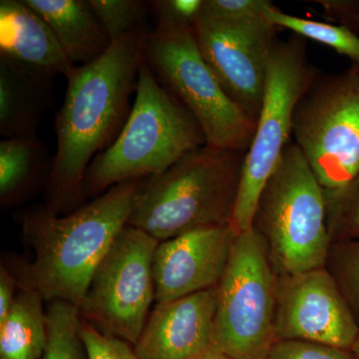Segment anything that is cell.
Here are the masks:
<instances>
[{"label":"cell","mask_w":359,"mask_h":359,"mask_svg":"<svg viewBox=\"0 0 359 359\" xmlns=\"http://www.w3.org/2000/svg\"><path fill=\"white\" fill-rule=\"evenodd\" d=\"M145 33L116 40L100 58L76 66L54 129L56 151L46 182V207L67 215L84 205L83 181L92 161L109 148L128 120L138 86Z\"/></svg>","instance_id":"6da1fadb"},{"label":"cell","mask_w":359,"mask_h":359,"mask_svg":"<svg viewBox=\"0 0 359 359\" xmlns=\"http://www.w3.org/2000/svg\"><path fill=\"white\" fill-rule=\"evenodd\" d=\"M142 182L118 184L67 215L46 205L21 212L18 222L34 257L11 264L18 285L35 290L44 302L79 308L97 266L128 223Z\"/></svg>","instance_id":"7a4b0ae2"},{"label":"cell","mask_w":359,"mask_h":359,"mask_svg":"<svg viewBox=\"0 0 359 359\" xmlns=\"http://www.w3.org/2000/svg\"><path fill=\"white\" fill-rule=\"evenodd\" d=\"M245 154L209 144L191 151L164 173L142 182L127 224L161 243L231 224Z\"/></svg>","instance_id":"3957f363"},{"label":"cell","mask_w":359,"mask_h":359,"mask_svg":"<svg viewBox=\"0 0 359 359\" xmlns=\"http://www.w3.org/2000/svg\"><path fill=\"white\" fill-rule=\"evenodd\" d=\"M205 144L195 118L161 86L142 55L128 120L114 143L89 165L83 181L85 197L102 195L124 182L164 173Z\"/></svg>","instance_id":"277c9868"},{"label":"cell","mask_w":359,"mask_h":359,"mask_svg":"<svg viewBox=\"0 0 359 359\" xmlns=\"http://www.w3.org/2000/svg\"><path fill=\"white\" fill-rule=\"evenodd\" d=\"M252 228L266 241L280 276L323 268L327 261L332 237L327 195L294 141L264 187Z\"/></svg>","instance_id":"5b68a950"},{"label":"cell","mask_w":359,"mask_h":359,"mask_svg":"<svg viewBox=\"0 0 359 359\" xmlns=\"http://www.w3.org/2000/svg\"><path fill=\"white\" fill-rule=\"evenodd\" d=\"M142 55L156 79L198 122L209 145L248 152L257 121L224 93L205 62L192 27L157 20Z\"/></svg>","instance_id":"8992f818"},{"label":"cell","mask_w":359,"mask_h":359,"mask_svg":"<svg viewBox=\"0 0 359 359\" xmlns=\"http://www.w3.org/2000/svg\"><path fill=\"white\" fill-rule=\"evenodd\" d=\"M217 290L212 347L231 359H268L276 342L278 278L256 229L236 235Z\"/></svg>","instance_id":"52a82bcc"},{"label":"cell","mask_w":359,"mask_h":359,"mask_svg":"<svg viewBox=\"0 0 359 359\" xmlns=\"http://www.w3.org/2000/svg\"><path fill=\"white\" fill-rule=\"evenodd\" d=\"M318 70L309 63L302 37L276 39L269 56L266 88L256 131L245 154L231 226L250 230L264 187L292 141L295 107Z\"/></svg>","instance_id":"ba28073f"},{"label":"cell","mask_w":359,"mask_h":359,"mask_svg":"<svg viewBox=\"0 0 359 359\" xmlns=\"http://www.w3.org/2000/svg\"><path fill=\"white\" fill-rule=\"evenodd\" d=\"M292 141L327 195L353 181L359 174V65L318 72L295 107Z\"/></svg>","instance_id":"9c48e42d"},{"label":"cell","mask_w":359,"mask_h":359,"mask_svg":"<svg viewBox=\"0 0 359 359\" xmlns=\"http://www.w3.org/2000/svg\"><path fill=\"white\" fill-rule=\"evenodd\" d=\"M159 242L127 224L97 266L79 306L103 334L136 344L155 301L153 262Z\"/></svg>","instance_id":"30bf717a"},{"label":"cell","mask_w":359,"mask_h":359,"mask_svg":"<svg viewBox=\"0 0 359 359\" xmlns=\"http://www.w3.org/2000/svg\"><path fill=\"white\" fill-rule=\"evenodd\" d=\"M278 30L266 16L229 20L203 11L192 26L201 54L224 93L256 121Z\"/></svg>","instance_id":"8fae6325"},{"label":"cell","mask_w":359,"mask_h":359,"mask_svg":"<svg viewBox=\"0 0 359 359\" xmlns=\"http://www.w3.org/2000/svg\"><path fill=\"white\" fill-rule=\"evenodd\" d=\"M278 340H301L351 351L359 325L325 266L278 278Z\"/></svg>","instance_id":"7c38bea8"},{"label":"cell","mask_w":359,"mask_h":359,"mask_svg":"<svg viewBox=\"0 0 359 359\" xmlns=\"http://www.w3.org/2000/svg\"><path fill=\"white\" fill-rule=\"evenodd\" d=\"M236 235L229 224L187 231L159 243L153 262L157 304L216 287L230 261Z\"/></svg>","instance_id":"4fadbf2b"},{"label":"cell","mask_w":359,"mask_h":359,"mask_svg":"<svg viewBox=\"0 0 359 359\" xmlns=\"http://www.w3.org/2000/svg\"><path fill=\"white\" fill-rule=\"evenodd\" d=\"M218 290L216 287L157 304L135 353L140 359H194L212 347Z\"/></svg>","instance_id":"5bb4252c"},{"label":"cell","mask_w":359,"mask_h":359,"mask_svg":"<svg viewBox=\"0 0 359 359\" xmlns=\"http://www.w3.org/2000/svg\"><path fill=\"white\" fill-rule=\"evenodd\" d=\"M0 57L48 79L67 78L76 67L46 21L25 0L0 1Z\"/></svg>","instance_id":"9a60e30c"},{"label":"cell","mask_w":359,"mask_h":359,"mask_svg":"<svg viewBox=\"0 0 359 359\" xmlns=\"http://www.w3.org/2000/svg\"><path fill=\"white\" fill-rule=\"evenodd\" d=\"M52 79L0 57V134L39 140L42 116L50 107Z\"/></svg>","instance_id":"2e32d148"},{"label":"cell","mask_w":359,"mask_h":359,"mask_svg":"<svg viewBox=\"0 0 359 359\" xmlns=\"http://www.w3.org/2000/svg\"><path fill=\"white\" fill-rule=\"evenodd\" d=\"M51 28L75 66L94 62L109 49L111 40L88 0H25Z\"/></svg>","instance_id":"e0dca14e"},{"label":"cell","mask_w":359,"mask_h":359,"mask_svg":"<svg viewBox=\"0 0 359 359\" xmlns=\"http://www.w3.org/2000/svg\"><path fill=\"white\" fill-rule=\"evenodd\" d=\"M48 149L39 140L4 139L0 142V203L13 207L27 198L52 166Z\"/></svg>","instance_id":"ac0fdd59"},{"label":"cell","mask_w":359,"mask_h":359,"mask_svg":"<svg viewBox=\"0 0 359 359\" xmlns=\"http://www.w3.org/2000/svg\"><path fill=\"white\" fill-rule=\"evenodd\" d=\"M35 290L18 285L6 320L0 323V359H41L47 344L46 311Z\"/></svg>","instance_id":"d6986e66"},{"label":"cell","mask_w":359,"mask_h":359,"mask_svg":"<svg viewBox=\"0 0 359 359\" xmlns=\"http://www.w3.org/2000/svg\"><path fill=\"white\" fill-rule=\"evenodd\" d=\"M266 18L280 29L330 47L351 59V65H359V35L344 26L297 18L283 13L275 4L266 11Z\"/></svg>","instance_id":"ffe728a7"},{"label":"cell","mask_w":359,"mask_h":359,"mask_svg":"<svg viewBox=\"0 0 359 359\" xmlns=\"http://www.w3.org/2000/svg\"><path fill=\"white\" fill-rule=\"evenodd\" d=\"M47 344L41 359H88L81 332L79 308L69 302H48Z\"/></svg>","instance_id":"44dd1931"},{"label":"cell","mask_w":359,"mask_h":359,"mask_svg":"<svg viewBox=\"0 0 359 359\" xmlns=\"http://www.w3.org/2000/svg\"><path fill=\"white\" fill-rule=\"evenodd\" d=\"M111 42L145 33L147 2L138 0H88Z\"/></svg>","instance_id":"7402d4cb"},{"label":"cell","mask_w":359,"mask_h":359,"mask_svg":"<svg viewBox=\"0 0 359 359\" xmlns=\"http://www.w3.org/2000/svg\"><path fill=\"white\" fill-rule=\"evenodd\" d=\"M328 269L359 325V238L339 241L330 247Z\"/></svg>","instance_id":"603a6c76"},{"label":"cell","mask_w":359,"mask_h":359,"mask_svg":"<svg viewBox=\"0 0 359 359\" xmlns=\"http://www.w3.org/2000/svg\"><path fill=\"white\" fill-rule=\"evenodd\" d=\"M327 201L330 235L334 231L339 241L359 238V174L344 190L327 195Z\"/></svg>","instance_id":"cb8c5ba5"},{"label":"cell","mask_w":359,"mask_h":359,"mask_svg":"<svg viewBox=\"0 0 359 359\" xmlns=\"http://www.w3.org/2000/svg\"><path fill=\"white\" fill-rule=\"evenodd\" d=\"M80 332L88 359H140L131 344L99 332L82 318Z\"/></svg>","instance_id":"d4e9b609"},{"label":"cell","mask_w":359,"mask_h":359,"mask_svg":"<svg viewBox=\"0 0 359 359\" xmlns=\"http://www.w3.org/2000/svg\"><path fill=\"white\" fill-rule=\"evenodd\" d=\"M268 359H356L351 351L337 347L301 341L278 340Z\"/></svg>","instance_id":"484cf974"},{"label":"cell","mask_w":359,"mask_h":359,"mask_svg":"<svg viewBox=\"0 0 359 359\" xmlns=\"http://www.w3.org/2000/svg\"><path fill=\"white\" fill-rule=\"evenodd\" d=\"M273 6L269 0H205L203 11L217 18L242 20L264 18Z\"/></svg>","instance_id":"4316f807"},{"label":"cell","mask_w":359,"mask_h":359,"mask_svg":"<svg viewBox=\"0 0 359 359\" xmlns=\"http://www.w3.org/2000/svg\"><path fill=\"white\" fill-rule=\"evenodd\" d=\"M205 0H158L150 2L157 20L192 27L199 18Z\"/></svg>","instance_id":"83f0119b"},{"label":"cell","mask_w":359,"mask_h":359,"mask_svg":"<svg viewBox=\"0 0 359 359\" xmlns=\"http://www.w3.org/2000/svg\"><path fill=\"white\" fill-rule=\"evenodd\" d=\"M316 4L327 18L359 35V0H318Z\"/></svg>","instance_id":"f1b7e54d"},{"label":"cell","mask_w":359,"mask_h":359,"mask_svg":"<svg viewBox=\"0 0 359 359\" xmlns=\"http://www.w3.org/2000/svg\"><path fill=\"white\" fill-rule=\"evenodd\" d=\"M18 292V280L11 266H0V323L6 320Z\"/></svg>","instance_id":"f546056e"},{"label":"cell","mask_w":359,"mask_h":359,"mask_svg":"<svg viewBox=\"0 0 359 359\" xmlns=\"http://www.w3.org/2000/svg\"><path fill=\"white\" fill-rule=\"evenodd\" d=\"M194 359H231L229 356L224 355V353H219V351L212 347L209 351H205V353L201 354L200 356Z\"/></svg>","instance_id":"4dcf8cb0"},{"label":"cell","mask_w":359,"mask_h":359,"mask_svg":"<svg viewBox=\"0 0 359 359\" xmlns=\"http://www.w3.org/2000/svg\"><path fill=\"white\" fill-rule=\"evenodd\" d=\"M351 353H353V355L355 356V358L359 359V334L355 342H354L353 347H351Z\"/></svg>","instance_id":"1f68e13d"}]
</instances>
